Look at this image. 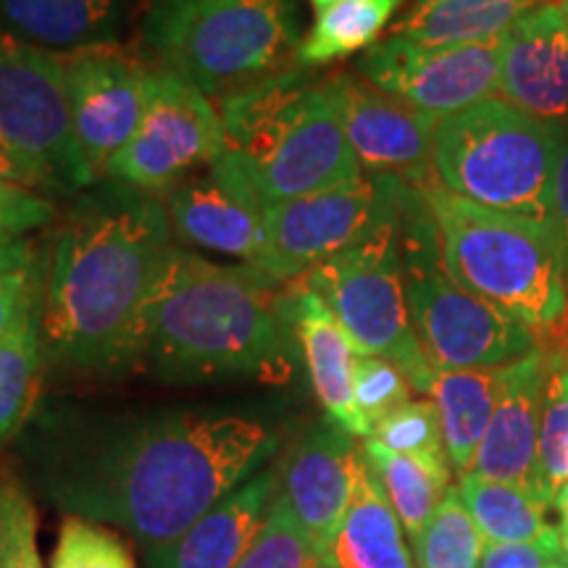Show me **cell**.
I'll return each instance as SVG.
<instances>
[{"instance_id":"cell-22","label":"cell","mask_w":568,"mask_h":568,"mask_svg":"<svg viewBox=\"0 0 568 568\" xmlns=\"http://www.w3.org/2000/svg\"><path fill=\"white\" fill-rule=\"evenodd\" d=\"M119 30V0H0V32L55 55L116 45Z\"/></svg>"},{"instance_id":"cell-41","label":"cell","mask_w":568,"mask_h":568,"mask_svg":"<svg viewBox=\"0 0 568 568\" xmlns=\"http://www.w3.org/2000/svg\"><path fill=\"white\" fill-rule=\"evenodd\" d=\"M24 268H34V253L30 240L0 234V274L24 272Z\"/></svg>"},{"instance_id":"cell-1","label":"cell","mask_w":568,"mask_h":568,"mask_svg":"<svg viewBox=\"0 0 568 568\" xmlns=\"http://www.w3.org/2000/svg\"><path fill=\"white\" fill-rule=\"evenodd\" d=\"M276 447L280 437L245 416L140 418L63 453L45 487L69 516L113 524L151 552L255 477Z\"/></svg>"},{"instance_id":"cell-16","label":"cell","mask_w":568,"mask_h":568,"mask_svg":"<svg viewBox=\"0 0 568 568\" xmlns=\"http://www.w3.org/2000/svg\"><path fill=\"white\" fill-rule=\"evenodd\" d=\"M358 464L355 437L326 418L311 426L293 445L282 468H276L274 503L322 556L351 506Z\"/></svg>"},{"instance_id":"cell-34","label":"cell","mask_w":568,"mask_h":568,"mask_svg":"<svg viewBox=\"0 0 568 568\" xmlns=\"http://www.w3.org/2000/svg\"><path fill=\"white\" fill-rule=\"evenodd\" d=\"M234 568H326L322 550L303 535L301 527L272 503L264 529Z\"/></svg>"},{"instance_id":"cell-32","label":"cell","mask_w":568,"mask_h":568,"mask_svg":"<svg viewBox=\"0 0 568 568\" xmlns=\"http://www.w3.org/2000/svg\"><path fill=\"white\" fill-rule=\"evenodd\" d=\"M368 439L385 445L387 450L400 453V456L418 458L435 468H447V471H453L445 453L437 406L432 400L406 403V406L397 408L395 414H389L385 422L376 424Z\"/></svg>"},{"instance_id":"cell-43","label":"cell","mask_w":568,"mask_h":568,"mask_svg":"<svg viewBox=\"0 0 568 568\" xmlns=\"http://www.w3.org/2000/svg\"><path fill=\"white\" fill-rule=\"evenodd\" d=\"M552 506L558 508V516H560L558 535L560 537H568V481L558 489V495H556V500H552Z\"/></svg>"},{"instance_id":"cell-12","label":"cell","mask_w":568,"mask_h":568,"mask_svg":"<svg viewBox=\"0 0 568 568\" xmlns=\"http://www.w3.org/2000/svg\"><path fill=\"white\" fill-rule=\"evenodd\" d=\"M222 148L224 124L213 98L174 71L151 67L140 130L109 161L103 176L159 195L197 166H209Z\"/></svg>"},{"instance_id":"cell-17","label":"cell","mask_w":568,"mask_h":568,"mask_svg":"<svg viewBox=\"0 0 568 568\" xmlns=\"http://www.w3.org/2000/svg\"><path fill=\"white\" fill-rule=\"evenodd\" d=\"M500 98L568 134V19L537 3L500 40Z\"/></svg>"},{"instance_id":"cell-45","label":"cell","mask_w":568,"mask_h":568,"mask_svg":"<svg viewBox=\"0 0 568 568\" xmlns=\"http://www.w3.org/2000/svg\"><path fill=\"white\" fill-rule=\"evenodd\" d=\"M560 560L568 564V537H560Z\"/></svg>"},{"instance_id":"cell-23","label":"cell","mask_w":568,"mask_h":568,"mask_svg":"<svg viewBox=\"0 0 568 568\" xmlns=\"http://www.w3.org/2000/svg\"><path fill=\"white\" fill-rule=\"evenodd\" d=\"M326 568H416L403 524L361 453L351 506L324 550Z\"/></svg>"},{"instance_id":"cell-39","label":"cell","mask_w":568,"mask_h":568,"mask_svg":"<svg viewBox=\"0 0 568 568\" xmlns=\"http://www.w3.org/2000/svg\"><path fill=\"white\" fill-rule=\"evenodd\" d=\"M560 564V535L545 542H487L479 568H548Z\"/></svg>"},{"instance_id":"cell-38","label":"cell","mask_w":568,"mask_h":568,"mask_svg":"<svg viewBox=\"0 0 568 568\" xmlns=\"http://www.w3.org/2000/svg\"><path fill=\"white\" fill-rule=\"evenodd\" d=\"M40 284L34 268L0 274V339L40 311Z\"/></svg>"},{"instance_id":"cell-9","label":"cell","mask_w":568,"mask_h":568,"mask_svg":"<svg viewBox=\"0 0 568 568\" xmlns=\"http://www.w3.org/2000/svg\"><path fill=\"white\" fill-rule=\"evenodd\" d=\"M400 219L403 211L364 243L311 268L301 282L322 295L355 351L393 361L408 376L414 393L429 395L435 372L410 326Z\"/></svg>"},{"instance_id":"cell-13","label":"cell","mask_w":568,"mask_h":568,"mask_svg":"<svg viewBox=\"0 0 568 568\" xmlns=\"http://www.w3.org/2000/svg\"><path fill=\"white\" fill-rule=\"evenodd\" d=\"M500 40L429 48L389 34L364 51L355 71L397 101L445 119L500 98Z\"/></svg>"},{"instance_id":"cell-7","label":"cell","mask_w":568,"mask_h":568,"mask_svg":"<svg viewBox=\"0 0 568 568\" xmlns=\"http://www.w3.org/2000/svg\"><path fill=\"white\" fill-rule=\"evenodd\" d=\"M564 134L503 98L439 119L432 148L435 182L447 193L550 224Z\"/></svg>"},{"instance_id":"cell-36","label":"cell","mask_w":568,"mask_h":568,"mask_svg":"<svg viewBox=\"0 0 568 568\" xmlns=\"http://www.w3.org/2000/svg\"><path fill=\"white\" fill-rule=\"evenodd\" d=\"M408 376L397 368L393 361L379 358V355H358L353 372V400L364 418L368 437L374 426L385 422L389 414L410 403Z\"/></svg>"},{"instance_id":"cell-5","label":"cell","mask_w":568,"mask_h":568,"mask_svg":"<svg viewBox=\"0 0 568 568\" xmlns=\"http://www.w3.org/2000/svg\"><path fill=\"white\" fill-rule=\"evenodd\" d=\"M437 226L445 274L516 322L542 329L568 308L550 224L485 209L432 180L418 187Z\"/></svg>"},{"instance_id":"cell-11","label":"cell","mask_w":568,"mask_h":568,"mask_svg":"<svg viewBox=\"0 0 568 568\" xmlns=\"http://www.w3.org/2000/svg\"><path fill=\"white\" fill-rule=\"evenodd\" d=\"M406 190L408 184L393 176H361L272 205L264 213V247L253 268L280 284L301 280L400 216Z\"/></svg>"},{"instance_id":"cell-2","label":"cell","mask_w":568,"mask_h":568,"mask_svg":"<svg viewBox=\"0 0 568 568\" xmlns=\"http://www.w3.org/2000/svg\"><path fill=\"white\" fill-rule=\"evenodd\" d=\"M172 247L159 195L111 180L77 197L42 284V358L90 374L138 366L142 305Z\"/></svg>"},{"instance_id":"cell-33","label":"cell","mask_w":568,"mask_h":568,"mask_svg":"<svg viewBox=\"0 0 568 568\" xmlns=\"http://www.w3.org/2000/svg\"><path fill=\"white\" fill-rule=\"evenodd\" d=\"M51 568H138L132 550L116 531L82 516L63 518Z\"/></svg>"},{"instance_id":"cell-19","label":"cell","mask_w":568,"mask_h":568,"mask_svg":"<svg viewBox=\"0 0 568 568\" xmlns=\"http://www.w3.org/2000/svg\"><path fill=\"white\" fill-rule=\"evenodd\" d=\"M163 205L182 243L232 255L247 266L258 261L266 211L213 169L174 184Z\"/></svg>"},{"instance_id":"cell-6","label":"cell","mask_w":568,"mask_h":568,"mask_svg":"<svg viewBox=\"0 0 568 568\" xmlns=\"http://www.w3.org/2000/svg\"><path fill=\"white\" fill-rule=\"evenodd\" d=\"M301 40L293 0H151L142 19L155 67L209 98L290 69Z\"/></svg>"},{"instance_id":"cell-44","label":"cell","mask_w":568,"mask_h":568,"mask_svg":"<svg viewBox=\"0 0 568 568\" xmlns=\"http://www.w3.org/2000/svg\"><path fill=\"white\" fill-rule=\"evenodd\" d=\"M337 3H343V0H311V6H314L316 17H318V13L329 11V9H332V6H337Z\"/></svg>"},{"instance_id":"cell-46","label":"cell","mask_w":568,"mask_h":568,"mask_svg":"<svg viewBox=\"0 0 568 568\" xmlns=\"http://www.w3.org/2000/svg\"><path fill=\"white\" fill-rule=\"evenodd\" d=\"M558 6H560V11H564V17L568 19V0H558Z\"/></svg>"},{"instance_id":"cell-21","label":"cell","mask_w":568,"mask_h":568,"mask_svg":"<svg viewBox=\"0 0 568 568\" xmlns=\"http://www.w3.org/2000/svg\"><path fill=\"white\" fill-rule=\"evenodd\" d=\"M276 493V468L232 489L187 531L145 552V568H234L264 529Z\"/></svg>"},{"instance_id":"cell-25","label":"cell","mask_w":568,"mask_h":568,"mask_svg":"<svg viewBox=\"0 0 568 568\" xmlns=\"http://www.w3.org/2000/svg\"><path fill=\"white\" fill-rule=\"evenodd\" d=\"M497 387H500V368L435 374L429 397L439 414L447 460L458 477L471 471L493 418Z\"/></svg>"},{"instance_id":"cell-35","label":"cell","mask_w":568,"mask_h":568,"mask_svg":"<svg viewBox=\"0 0 568 568\" xmlns=\"http://www.w3.org/2000/svg\"><path fill=\"white\" fill-rule=\"evenodd\" d=\"M0 568H42L38 510L11 474H0Z\"/></svg>"},{"instance_id":"cell-40","label":"cell","mask_w":568,"mask_h":568,"mask_svg":"<svg viewBox=\"0 0 568 568\" xmlns=\"http://www.w3.org/2000/svg\"><path fill=\"white\" fill-rule=\"evenodd\" d=\"M550 230L556 237L560 268H564L566 293H568V138L560 148L556 182H552V209H550Z\"/></svg>"},{"instance_id":"cell-24","label":"cell","mask_w":568,"mask_h":568,"mask_svg":"<svg viewBox=\"0 0 568 568\" xmlns=\"http://www.w3.org/2000/svg\"><path fill=\"white\" fill-rule=\"evenodd\" d=\"M539 0H416L393 38L443 48L500 40Z\"/></svg>"},{"instance_id":"cell-3","label":"cell","mask_w":568,"mask_h":568,"mask_svg":"<svg viewBox=\"0 0 568 568\" xmlns=\"http://www.w3.org/2000/svg\"><path fill=\"white\" fill-rule=\"evenodd\" d=\"M276 287L258 268L174 245L142 305L140 364L166 382L290 379L297 339Z\"/></svg>"},{"instance_id":"cell-42","label":"cell","mask_w":568,"mask_h":568,"mask_svg":"<svg viewBox=\"0 0 568 568\" xmlns=\"http://www.w3.org/2000/svg\"><path fill=\"white\" fill-rule=\"evenodd\" d=\"M0 174H3L6 180H11V182H17V184H24V187H30V184L24 182V174H21V169L17 166V161H13L11 155H9V151H6V148H3V142H0Z\"/></svg>"},{"instance_id":"cell-4","label":"cell","mask_w":568,"mask_h":568,"mask_svg":"<svg viewBox=\"0 0 568 568\" xmlns=\"http://www.w3.org/2000/svg\"><path fill=\"white\" fill-rule=\"evenodd\" d=\"M224 148L209 163L261 209L364 176L339 122L329 77L290 67L219 98Z\"/></svg>"},{"instance_id":"cell-18","label":"cell","mask_w":568,"mask_h":568,"mask_svg":"<svg viewBox=\"0 0 568 568\" xmlns=\"http://www.w3.org/2000/svg\"><path fill=\"white\" fill-rule=\"evenodd\" d=\"M548 376L550 364L539 347L516 364L500 368L495 410L471 474L531 489Z\"/></svg>"},{"instance_id":"cell-30","label":"cell","mask_w":568,"mask_h":568,"mask_svg":"<svg viewBox=\"0 0 568 568\" xmlns=\"http://www.w3.org/2000/svg\"><path fill=\"white\" fill-rule=\"evenodd\" d=\"M410 545L416 568H479L487 542L460 500L456 485L447 489L435 516Z\"/></svg>"},{"instance_id":"cell-29","label":"cell","mask_w":568,"mask_h":568,"mask_svg":"<svg viewBox=\"0 0 568 568\" xmlns=\"http://www.w3.org/2000/svg\"><path fill=\"white\" fill-rule=\"evenodd\" d=\"M40 311L0 339V447L30 418L42 376Z\"/></svg>"},{"instance_id":"cell-37","label":"cell","mask_w":568,"mask_h":568,"mask_svg":"<svg viewBox=\"0 0 568 568\" xmlns=\"http://www.w3.org/2000/svg\"><path fill=\"white\" fill-rule=\"evenodd\" d=\"M53 216V205L45 197L0 174V234L27 237L30 232L45 226Z\"/></svg>"},{"instance_id":"cell-28","label":"cell","mask_w":568,"mask_h":568,"mask_svg":"<svg viewBox=\"0 0 568 568\" xmlns=\"http://www.w3.org/2000/svg\"><path fill=\"white\" fill-rule=\"evenodd\" d=\"M406 0H343L318 13L316 24L297 45L293 63L301 69H322L326 63L368 51L379 42L389 19Z\"/></svg>"},{"instance_id":"cell-26","label":"cell","mask_w":568,"mask_h":568,"mask_svg":"<svg viewBox=\"0 0 568 568\" xmlns=\"http://www.w3.org/2000/svg\"><path fill=\"white\" fill-rule=\"evenodd\" d=\"M458 493L485 542H545L558 537V529L545 518L548 508L527 487L468 471L458 481Z\"/></svg>"},{"instance_id":"cell-20","label":"cell","mask_w":568,"mask_h":568,"mask_svg":"<svg viewBox=\"0 0 568 568\" xmlns=\"http://www.w3.org/2000/svg\"><path fill=\"white\" fill-rule=\"evenodd\" d=\"M282 308L293 326L297 347L308 366L311 385L326 418L343 426L347 435L368 439V429L353 400V372L361 353L355 351L343 324L322 301V295L301 280L284 284Z\"/></svg>"},{"instance_id":"cell-14","label":"cell","mask_w":568,"mask_h":568,"mask_svg":"<svg viewBox=\"0 0 568 568\" xmlns=\"http://www.w3.org/2000/svg\"><path fill=\"white\" fill-rule=\"evenodd\" d=\"M77 142L95 176L138 134L148 103L151 67L116 45L61 55Z\"/></svg>"},{"instance_id":"cell-10","label":"cell","mask_w":568,"mask_h":568,"mask_svg":"<svg viewBox=\"0 0 568 568\" xmlns=\"http://www.w3.org/2000/svg\"><path fill=\"white\" fill-rule=\"evenodd\" d=\"M0 142L32 190L80 195L98 182L71 124L61 55L0 32Z\"/></svg>"},{"instance_id":"cell-47","label":"cell","mask_w":568,"mask_h":568,"mask_svg":"<svg viewBox=\"0 0 568 568\" xmlns=\"http://www.w3.org/2000/svg\"><path fill=\"white\" fill-rule=\"evenodd\" d=\"M548 568H568V564L564 566V564H552V566H548Z\"/></svg>"},{"instance_id":"cell-31","label":"cell","mask_w":568,"mask_h":568,"mask_svg":"<svg viewBox=\"0 0 568 568\" xmlns=\"http://www.w3.org/2000/svg\"><path fill=\"white\" fill-rule=\"evenodd\" d=\"M568 481V372L556 368L545 387L542 418L537 437V466L531 493L545 508L552 506L558 489Z\"/></svg>"},{"instance_id":"cell-27","label":"cell","mask_w":568,"mask_h":568,"mask_svg":"<svg viewBox=\"0 0 568 568\" xmlns=\"http://www.w3.org/2000/svg\"><path fill=\"white\" fill-rule=\"evenodd\" d=\"M361 453L385 489L389 506L400 518L403 531L414 542L422 535L426 521L435 516L439 503L445 500L447 489L453 487V471L435 468L418 458L400 456V453L387 450L385 445L374 443V439H364Z\"/></svg>"},{"instance_id":"cell-8","label":"cell","mask_w":568,"mask_h":568,"mask_svg":"<svg viewBox=\"0 0 568 568\" xmlns=\"http://www.w3.org/2000/svg\"><path fill=\"white\" fill-rule=\"evenodd\" d=\"M406 301L414 335L432 372L506 368L537 351V332L503 314L445 274L437 226L418 187H408L400 219Z\"/></svg>"},{"instance_id":"cell-15","label":"cell","mask_w":568,"mask_h":568,"mask_svg":"<svg viewBox=\"0 0 568 568\" xmlns=\"http://www.w3.org/2000/svg\"><path fill=\"white\" fill-rule=\"evenodd\" d=\"M329 90L347 142L368 176H393L408 187L435 180L432 148L437 116L374 88L358 71L329 74Z\"/></svg>"}]
</instances>
